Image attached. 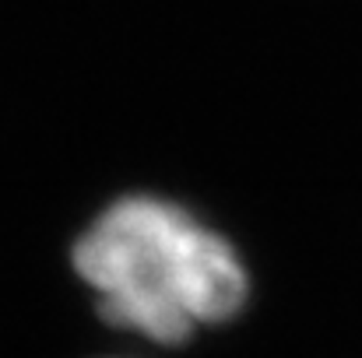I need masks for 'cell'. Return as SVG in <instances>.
<instances>
[{"instance_id": "1", "label": "cell", "mask_w": 362, "mask_h": 358, "mask_svg": "<svg viewBox=\"0 0 362 358\" xmlns=\"http://www.w3.org/2000/svg\"><path fill=\"white\" fill-rule=\"evenodd\" d=\"M71 263L110 327L155 345H183L194 330L233 320L250 299L236 246L155 193H127L103 208L78 236Z\"/></svg>"}]
</instances>
